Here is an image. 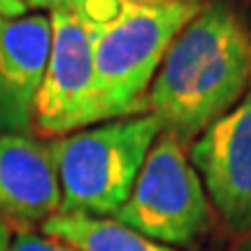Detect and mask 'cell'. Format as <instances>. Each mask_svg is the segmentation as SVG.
I'll use <instances>...</instances> for the list:
<instances>
[{
    "label": "cell",
    "mask_w": 251,
    "mask_h": 251,
    "mask_svg": "<svg viewBox=\"0 0 251 251\" xmlns=\"http://www.w3.org/2000/svg\"><path fill=\"white\" fill-rule=\"evenodd\" d=\"M249 84V30L230 7L209 2L175 37L144 96L142 114H153L163 133L186 144L228 114Z\"/></svg>",
    "instance_id": "1"
},
{
    "label": "cell",
    "mask_w": 251,
    "mask_h": 251,
    "mask_svg": "<svg viewBox=\"0 0 251 251\" xmlns=\"http://www.w3.org/2000/svg\"><path fill=\"white\" fill-rule=\"evenodd\" d=\"M202 7L200 0H170L161 5L119 2L96 21L91 124L135 117L142 112L175 37Z\"/></svg>",
    "instance_id": "2"
},
{
    "label": "cell",
    "mask_w": 251,
    "mask_h": 251,
    "mask_svg": "<svg viewBox=\"0 0 251 251\" xmlns=\"http://www.w3.org/2000/svg\"><path fill=\"white\" fill-rule=\"evenodd\" d=\"M161 133L153 114H135L47 140L61 186L58 214L114 216Z\"/></svg>",
    "instance_id": "3"
},
{
    "label": "cell",
    "mask_w": 251,
    "mask_h": 251,
    "mask_svg": "<svg viewBox=\"0 0 251 251\" xmlns=\"http://www.w3.org/2000/svg\"><path fill=\"white\" fill-rule=\"evenodd\" d=\"M114 221L165 247L191 244L207 230L209 200L177 137L158 135Z\"/></svg>",
    "instance_id": "4"
},
{
    "label": "cell",
    "mask_w": 251,
    "mask_h": 251,
    "mask_svg": "<svg viewBox=\"0 0 251 251\" xmlns=\"http://www.w3.org/2000/svg\"><path fill=\"white\" fill-rule=\"evenodd\" d=\"M51 19V47L37 93L33 128L47 140L91 126L93 45L98 24L77 9H58Z\"/></svg>",
    "instance_id": "5"
},
{
    "label": "cell",
    "mask_w": 251,
    "mask_h": 251,
    "mask_svg": "<svg viewBox=\"0 0 251 251\" xmlns=\"http://www.w3.org/2000/svg\"><path fill=\"white\" fill-rule=\"evenodd\" d=\"M191 163L226 226L251 228V84L228 114L198 135Z\"/></svg>",
    "instance_id": "6"
},
{
    "label": "cell",
    "mask_w": 251,
    "mask_h": 251,
    "mask_svg": "<svg viewBox=\"0 0 251 251\" xmlns=\"http://www.w3.org/2000/svg\"><path fill=\"white\" fill-rule=\"evenodd\" d=\"M49 47V14L0 17V133H26L33 128Z\"/></svg>",
    "instance_id": "7"
},
{
    "label": "cell",
    "mask_w": 251,
    "mask_h": 251,
    "mask_svg": "<svg viewBox=\"0 0 251 251\" xmlns=\"http://www.w3.org/2000/svg\"><path fill=\"white\" fill-rule=\"evenodd\" d=\"M61 209L49 147L26 133H0V219L28 230Z\"/></svg>",
    "instance_id": "8"
},
{
    "label": "cell",
    "mask_w": 251,
    "mask_h": 251,
    "mask_svg": "<svg viewBox=\"0 0 251 251\" xmlns=\"http://www.w3.org/2000/svg\"><path fill=\"white\" fill-rule=\"evenodd\" d=\"M40 228L45 235L77 251H175L107 216L54 214Z\"/></svg>",
    "instance_id": "9"
},
{
    "label": "cell",
    "mask_w": 251,
    "mask_h": 251,
    "mask_svg": "<svg viewBox=\"0 0 251 251\" xmlns=\"http://www.w3.org/2000/svg\"><path fill=\"white\" fill-rule=\"evenodd\" d=\"M7 251H77V249L58 242V240L49 237V235H37L33 230H21L12 240Z\"/></svg>",
    "instance_id": "10"
},
{
    "label": "cell",
    "mask_w": 251,
    "mask_h": 251,
    "mask_svg": "<svg viewBox=\"0 0 251 251\" xmlns=\"http://www.w3.org/2000/svg\"><path fill=\"white\" fill-rule=\"evenodd\" d=\"M81 0H21L26 9H47L49 14L58 9H75Z\"/></svg>",
    "instance_id": "11"
},
{
    "label": "cell",
    "mask_w": 251,
    "mask_h": 251,
    "mask_svg": "<svg viewBox=\"0 0 251 251\" xmlns=\"http://www.w3.org/2000/svg\"><path fill=\"white\" fill-rule=\"evenodd\" d=\"M28 9L21 5V0H0V17L5 19H14V17H24Z\"/></svg>",
    "instance_id": "12"
},
{
    "label": "cell",
    "mask_w": 251,
    "mask_h": 251,
    "mask_svg": "<svg viewBox=\"0 0 251 251\" xmlns=\"http://www.w3.org/2000/svg\"><path fill=\"white\" fill-rule=\"evenodd\" d=\"M9 244H12V230H9V226L0 219V251H7Z\"/></svg>",
    "instance_id": "13"
},
{
    "label": "cell",
    "mask_w": 251,
    "mask_h": 251,
    "mask_svg": "<svg viewBox=\"0 0 251 251\" xmlns=\"http://www.w3.org/2000/svg\"><path fill=\"white\" fill-rule=\"evenodd\" d=\"M119 2H128V5H161V2H170V0H119Z\"/></svg>",
    "instance_id": "14"
}]
</instances>
